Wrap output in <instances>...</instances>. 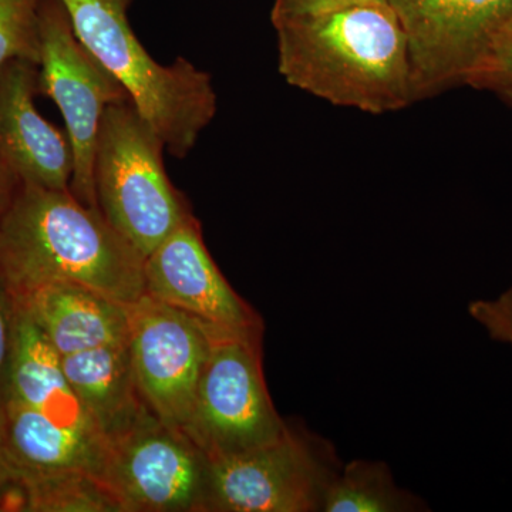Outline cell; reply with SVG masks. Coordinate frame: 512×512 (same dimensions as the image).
Masks as SVG:
<instances>
[{
    "mask_svg": "<svg viewBox=\"0 0 512 512\" xmlns=\"http://www.w3.org/2000/svg\"><path fill=\"white\" fill-rule=\"evenodd\" d=\"M144 262L99 208L70 190L20 183L0 218V282L13 301L74 284L131 305L146 295Z\"/></svg>",
    "mask_w": 512,
    "mask_h": 512,
    "instance_id": "1",
    "label": "cell"
},
{
    "mask_svg": "<svg viewBox=\"0 0 512 512\" xmlns=\"http://www.w3.org/2000/svg\"><path fill=\"white\" fill-rule=\"evenodd\" d=\"M279 73L296 89L366 113L417 101L409 43L389 2H366L272 23Z\"/></svg>",
    "mask_w": 512,
    "mask_h": 512,
    "instance_id": "2",
    "label": "cell"
},
{
    "mask_svg": "<svg viewBox=\"0 0 512 512\" xmlns=\"http://www.w3.org/2000/svg\"><path fill=\"white\" fill-rule=\"evenodd\" d=\"M80 42L121 84L171 156L184 158L217 113L211 76L188 60L163 66L128 22L133 0H62Z\"/></svg>",
    "mask_w": 512,
    "mask_h": 512,
    "instance_id": "3",
    "label": "cell"
},
{
    "mask_svg": "<svg viewBox=\"0 0 512 512\" xmlns=\"http://www.w3.org/2000/svg\"><path fill=\"white\" fill-rule=\"evenodd\" d=\"M164 150L130 97L104 111L94 158L97 204L144 258L192 215L165 173Z\"/></svg>",
    "mask_w": 512,
    "mask_h": 512,
    "instance_id": "4",
    "label": "cell"
},
{
    "mask_svg": "<svg viewBox=\"0 0 512 512\" xmlns=\"http://www.w3.org/2000/svg\"><path fill=\"white\" fill-rule=\"evenodd\" d=\"M264 329L214 328L184 433L210 461L272 443L288 423L276 412L262 366Z\"/></svg>",
    "mask_w": 512,
    "mask_h": 512,
    "instance_id": "5",
    "label": "cell"
},
{
    "mask_svg": "<svg viewBox=\"0 0 512 512\" xmlns=\"http://www.w3.org/2000/svg\"><path fill=\"white\" fill-rule=\"evenodd\" d=\"M340 468L330 441L288 424L272 443L210 461L204 512H323Z\"/></svg>",
    "mask_w": 512,
    "mask_h": 512,
    "instance_id": "6",
    "label": "cell"
},
{
    "mask_svg": "<svg viewBox=\"0 0 512 512\" xmlns=\"http://www.w3.org/2000/svg\"><path fill=\"white\" fill-rule=\"evenodd\" d=\"M39 30V92L55 101L66 124L73 151L70 191L87 207L99 208L94 158L101 120L111 103L128 94L80 42L62 0H43Z\"/></svg>",
    "mask_w": 512,
    "mask_h": 512,
    "instance_id": "7",
    "label": "cell"
},
{
    "mask_svg": "<svg viewBox=\"0 0 512 512\" xmlns=\"http://www.w3.org/2000/svg\"><path fill=\"white\" fill-rule=\"evenodd\" d=\"M208 478L207 456L154 413L107 443L100 473L123 512H204Z\"/></svg>",
    "mask_w": 512,
    "mask_h": 512,
    "instance_id": "8",
    "label": "cell"
},
{
    "mask_svg": "<svg viewBox=\"0 0 512 512\" xmlns=\"http://www.w3.org/2000/svg\"><path fill=\"white\" fill-rule=\"evenodd\" d=\"M134 375L151 412L184 430L212 340V326L144 295L128 305Z\"/></svg>",
    "mask_w": 512,
    "mask_h": 512,
    "instance_id": "9",
    "label": "cell"
},
{
    "mask_svg": "<svg viewBox=\"0 0 512 512\" xmlns=\"http://www.w3.org/2000/svg\"><path fill=\"white\" fill-rule=\"evenodd\" d=\"M409 43L416 99L466 84L491 40L512 22V0H387Z\"/></svg>",
    "mask_w": 512,
    "mask_h": 512,
    "instance_id": "10",
    "label": "cell"
},
{
    "mask_svg": "<svg viewBox=\"0 0 512 512\" xmlns=\"http://www.w3.org/2000/svg\"><path fill=\"white\" fill-rule=\"evenodd\" d=\"M144 284L147 295L212 328L237 332L264 329L258 312L221 274L194 215L147 256Z\"/></svg>",
    "mask_w": 512,
    "mask_h": 512,
    "instance_id": "11",
    "label": "cell"
},
{
    "mask_svg": "<svg viewBox=\"0 0 512 512\" xmlns=\"http://www.w3.org/2000/svg\"><path fill=\"white\" fill-rule=\"evenodd\" d=\"M39 66L13 60L0 69V161L23 184L70 190L69 137L40 116Z\"/></svg>",
    "mask_w": 512,
    "mask_h": 512,
    "instance_id": "12",
    "label": "cell"
},
{
    "mask_svg": "<svg viewBox=\"0 0 512 512\" xmlns=\"http://www.w3.org/2000/svg\"><path fill=\"white\" fill-rule=\"evenodd\" d=\"M9 403L36 410L64 429L107 446L67 382L59 353L28 313L15 303Z\"/></svg>",
    "mask_w": 512,
    "mask_h": 512,
    "instance_id": "13",
    "label": "cell"
},
{
    "mask_svg": "<svg viewBox=\"0 0 512 512\" xmlns=\"http://www.w3.org/2000/svg\"><path fill=\"white\" fill-rule=\"evenodd\" d=\"M13 303L28 313L60 356L128 339V305L84 286L47 285Z\"/></svg>",
    "mask_w": 512,
    "mask_h": 512,
    "instance_id": "14",
    "label": "cell"
},
{
    "mask_svg": "<svg viewBox=\"0 0 512 512\" xmlns=\"http://www.w3.org/2000/svg\"><path fill=\"white\" fill-rule=\"evenodd\" d=\"M60 359L67 382L106 444L153 413L138 389L128 339Z\"/></svg>",
    "mask_w": 512,
    "mask_h": 512,
    "instance_id": "15",
    "label": "cell"
},
{
    "mask_svg": "<svg viewBox=\"0 0 512 512\" xmlns=\"http://www.w3.org/2000/svg\"><path fill=\"white\" fill-rule=\"evenodd\" d=\"M0 446L15 481L59 471H82L100 481L107 448L64 429L36 410L13 403L6 409Z\"/></svg>",
    "mask_w": 512,
    "mask_h": 512,
    "instance_id": "16",
    "label": "cell"
},
{
    "mask_svg": "<svg viewBox=\"0 0 512 512\" xmlns=\"http://www.w3.org/2000/svg\"><path fill=\"white\" fill-rule=\"evenodd\" d=\"M426 507L396 484L386 463L355 460L342 466L330 484L323 512H413Z\"/></svg>",
    "mask_w": 512,
    "mask_h": 512,
    "instance_id": "17",
    "label": "cell"
},
{
    "mask_svg": "<svg viewBox=\"0 0 512 512\" xmlns=\"http://www.w3.org/2000/svg\"><path fill=\"white\" fill-rule=\"evenodd\" d=\"M20 511L123 512L109 488L92 474L59 471L16 480Z\"/></svg>",
    "mask_w": 512,
    "mask_h": 512,
    "instance_id": "18",
    "label": "cell"
},
{
    "mask_svg": "<svg viewBox=\"0 0 512 512\" xmlns=\"http://www.w3.org/2000/svg\"><path fill=\"white\" fill-rule=\"evenodd\" d=\"M43 0H0V69L13 60L40 63Z\"/></svg>",
    "mask_w": 512,
    "mask_h": 512,
    "instance_id": "19",
    "label": "cell"
},
{
    "mask_svg": "<svg viewBox=\"0 0 512 512\" xmlns=\"http://www.w3.org/2000/svg\"><path fill=\"white\" fill-rule=\"evenodd\" d=\"M466 84L493 93L512 106V22L491 40Z\"/></svg>",
    "mask_w": 512,
    "mask_h": 512,
    "instance_id": "20",
    "label": "cell"
},
{
    "mask_svg": "<svg viewBox=\"0 0 512 512\" xmlns=\"http://www.w3.org/2000/svg\"><path fill=\"white\" fill-rule=\"evenodd\" d=\"M468 313L487 330L491 339L512 348V286L497 298L471 302Z\"/></svg>",
    "mask_w": 512,
    "mask_h": 512,
    "instance_id": "21",
    "label": "cell"
},
{
    "mask_svg": "<svg viewBox=\"0 0 512 512\" xmlns=\"http://www.w3.org/2000/svg\"><path fill=\"white\" fill-rule=\"evenodd\" d=\"M13 348V301L0 282V434L9 402L10 363Z\"/></svg>",
    "mask_w": 512,
    "mask_h": 512,
    "instance_id": "22",
    "label": "cell"
},
{
    "mask_svg": "<svg viewBox=\"0 0 512 512\" xmlns=\"http://www.w3.org/2000/svg\"><path fill=\"white\" fill-rule=\"evenodd\" d=\"M366 2H387V0H275L271 20L275 23L279 20L315 15V13Z\"/></svg>",
    "mask_w": 512,
    "mask_h": 512,
    "instance_id": "23",
    "label": "cell"
},
{
    "mask_svg": "<svg viewBox=\"0 0 512 512\" xmlns=\"http://www.w3.org/2000/svg\"><path fill=\"white\" fill-rule=\"evenodd\" d=\"M20 181L15 177L6 165H3L0 161V218H2L3 212L9 207L10 201H12L13 195L18 190Z\"/></svg>",
    "mask_w": 512,
    "mask_h": 512,
    "instance_id": "24",
    "label": "cell"
},
{
    "mask_svg": "<svg viewBox=\"0 0 512 512\" xmlns=\"http://www.w3.org/2000/svg\"><path fill=\"white\" fill-rule=\"evenodd\" d=\"M15 485V474L8 463L3 448L0 446V511H3V501L8 495L10 488Z\"/></svg>",
    "mask_w": 512,
    "mask_h": 512,
    "instance_id": "25",
    "label": "cell"
}]
</instances>
